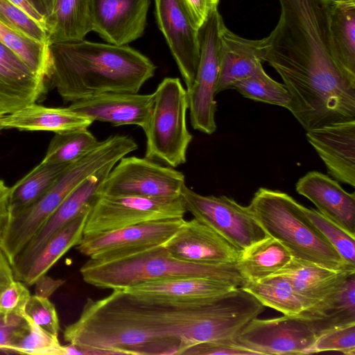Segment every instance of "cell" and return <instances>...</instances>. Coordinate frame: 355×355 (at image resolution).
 Returning a JSON list of instances; mask_svg holds the SVG:
<instances>
[{
	"label": "cell",
	"mask_w": 355,
	"mask_h": 355,
	"mask_svg": "<svg viewBox=\"0 0 355 355\" xmlns=\"http://www.w3.org/2000/svg\"><path fill=\"white\" fill-rule=\"evenodd\" d=\"M49 81L65 102L105 92L138 93L156 66L128 45L85 40L48 44Z\"/></svg>",
	"instance_id": "obj_1"
},
{
	"label": "cell",
	"mask_w": 355,
	"mask_h": 355,
	"mask_svg": "<svg viewBox=\"0 0 355 355\" xmlns=\"http://www.w3.org/2000/svg\"><path fill=\"white\" fill-rule=\"evenodd\" d=\"M64 340L84 355L177 354L176 341L164 337L122 290L88 298L79 318L65 327Z\"/></svg>",
	"instance_id": "obj_2"
},
{
	"label": "cell",
	"mask_w": 355,
	"mask_h": 355,
	"mask_svg": "<svg viewBox=\"0 0 355 355\" xmlns=\"http://www.w3.org/2000/svg\"><path fill=\"white\" fill-rule=\"evenodd\" d=\"M135 301L163 336L178 343L177 354H183L187 349L200 343L234 340L265 307L241 287L189 306L150 305Z\"/></svg>",
	"instance_id": "obj_3"
},
{
	"label": "cell",
	"mask_w": 355,
	"mask_h": 355,
	"mask_svg": "<svg viewBox=\"0 0 355 355\" xmlns=\"http://www.w3.org/2000/svg\"><path fill=\"white\" fill-rule=\"evenodd\" d=\"M80 273L87 284L112 291L149 281L183 277L213 279L239 287L245 282L236 263L182 261L173 257L163 245L110 260L89 259Z\"/></svg>",
	"instance_id": "obj_4"
},
{
	"label": "cell",
	"mask_w": 355,
	"mask_h": 355,
	"mask_svg": "<svg viewBox=\"0 0 355 355\" xmlns=\"http://www.w3.org/2000/svg\"><path fill=\"white\" fill-rule=\"evenodd\" d=\"M137 148V143L128 136L112 135L101 141L71 163L35 202L10 218L2 244L10 263L76 187L108 163L118 162Z\"/></svg>",
	"instance_id": "obj_5"
},
{
	"label": "cell",
	"mask_w": 355,
	"mask_h": 355,
	"mask_svg": "<svg viewBox=\"0 0 355 355\" xmlns=\"http://www.w3.org/2000/svg\"><path fill=\"white\" fill-rule=\"evenodd\" d=\"M266 232L282 243L293 259L336 270L355 272L287 193L259 188L248 205Z\"/></svg>",
	"instance_id": "obj_6"
},
{
	"label": "cell",
	"mask_w": 355,
	"mask_h": 355,
	"mask_svg": "<svg viewBox=\"0 0 355 355\" xmlns=\"http://www.w3.org/2000/svg\"><path fill=\"white\" fill-rule=\"evenodd\" d=\"M150 118L144 130L145 157L175 168L187 162L193 136L187 125V89L178 78H165L153 93Z\"/></svg>",
	"instance_id": "obj_7"
},
{
	"label": "cell",
	"mask_w": 355,
	"mask_h": 355,
	"mask_svg": "<svg viewBox=\"0 0 355 355\" xmlns=\"http://www.w3.org/2000/svg\"><path fill=\"white\" fill-rule=\"evenodd\" d=\"M187 211L181 197L168 199L98 195L91 205L83 236L146 222L184 218Z\"/></svg>",
	"instance_id": "obj_8"
},
{
	"label": "cell",
	"mask_w": 355,
	"mask_h": 355,
	"mask_svg": "<svg viewBox=\"0 0 355 355\" xmlns=\"http://www.w3.org/2000/svg\"><path fill=\"white\" fill-rule=\"evenodd\" d=\"M185 208L196 219L243 251L270 236L259 223L249 207L225 196H202L186 184L181 191Z\"/></svg>",
	"instance_id": "obj_9"
},
{
	"label": "cell",
	"mask_w": 355,
	"mask_h": 355,
	"mask_svg": "<svg viewBox=\"0 0 355 355\" xmlns=\"http://www.w3.org/2000/svg\"><path fill=\"white\" fill-rule=\"evenodd\" d=\"M224 24L216 9L198 30L200 60L194 81L187 89L191 125L207 135L216 130L214 97L219 75L220 35Z\"/></svg>",
	"instance_id": "obj_10"
},
{
	"label": "cell",
	"mask_w": 355,
	"mask_h": 355,
	"mask_svg": "<svg viewBox=\"0 0 355 355\" xmlns=\"http://www.w3.org/2000/svg\"><path fill=\"white\" fill-rule=\"evenodd\" d=\"M184 185V174L173 167L124 156L110 170L98 195L173 199L181 197Z\"/></svg>",
	"instance_id": "obj_11"
},
{
	"label": "cell",
	"mask_w": 355,
	"mask_h": 355,
	"mask_svg": "<svg viewBox=\"0 0 355 355\" xmlns=\"http://www.w3.org/2000/svg\"><path fill=\"white\" fill-rule=\"evenodd\" d=\"M320 335L316 325L300 315L249 322L236 336L241 346L261 354H307Z\"/></svg>",
	"instance_id": "obj_12"
},
{
	"label": "cell",
	"mask_w": 355,
	"mask_h": 355,
	"mask_svg": "<svg viewBox=\"0 0 355 355\" xmlns=\"http://www.w3.org/2000/svg\"><path fill=\"white\" fill-rule=\"evenodd\" d=\"M184 218L137 224L105 233L83 236L76 246L94 260H110L164 244L181 227Z\"/></svg>",
	"instance_id": "obj_13"
},
{
	"label": "cell",
	"mask_w": 355,
	"mask_h": 355,
	"mask_svg": "<svg viewBox=\"0 0 355 355\" xmlns=\"http://www.w3.org/2000/svg\"><path fill=\"white\" fill-rule=\"evenodd\" d=\"M117 162H110L88 177L62 201L12 263L15 279L20 280L34 258L58 230L92 204L101 184Z\"/></svg>",
	"instance_id": "obj_14"
},
{
	"label": "cell",
	"mask_w": 355,
	"mask_h": 355,
	"mask_svg": "<svg viewBox=\"0 0 355 355\" xmlns=\"http://www.w3.org/2000/svg\"><path fill=\"white\" fill-rule=\"evenodd\" d=\"M236 285L209 278L183 277L155 280L122 290L132 299L146 304L189 306L203 303Z\"/></svg>",
	"instance_id": "obj_15"
},
{
	"label": "cell",
	"mask_w": 355,
	"mask_h": 355,
	"mask_svg": "<svg viewBox=\"0 0 355 355\" xmlns=\"http://www.w3.org/2000/svg\"><path fill=\"white\" fill-rule=\"evenodd\" d=\"M154 1L157 26L188 89L194 81L200 60L198 30L180 0Z\"/></svg>",
	"instance_id": "obj_16"
},
{
	"label": "cell",
	"mask_w": 355,
	"mask_h": 355,
	"mask_svg": "<svg viewBox=\"0 0 355 355\" xmlns=\"http://www.w3.org/2000/svg\"><path fill=\"white\" fill-rule=\"evenodd\" d=\"M151 0H89L92 31L107 43L127 45L144 32Z\"/></svg>",
	"instance_id": "obj_17"
},
{
	"label": "cell",
	"mask_w": 355,
	"mask_h": 355,
	"mask_svg": "<svg viewBox=\"0 0 355 355\" xmlns=\"http://www.w3.org/2000/svg\"><path fill=\"white\" fill-rule=\"evenodd\" d=\"M164 247L175 258L194 263H236L241 251L195 218L184 220Z\"/></svg>",
	"instance_id": "obj_18"
},
{
	"label": "cell",
	"mask_w": 355,
	"mask_h": 355,
	"mask_svg": "<svg viewBox=\"0 0 355 355\" xmlns=\"http://www.w3.org/2000/svg\"><path fill=\"white\" fill-rule=\"evenodd\" d=\"M153 103V94L105 92L72 102L69 107L93 121L108 122L114 126L135 125L144 130Z\"/></svg>",
	"instance_id": "obj_19"
},
{
	"label": "cell",
	"mask_w": 355,
	"mask_h": 355,
	"mask_svg": "<svg viewBox=\"0 0 355 355\" xmlns=\"http://www.w3.org/2000/svg\"><path fill=\"white\" fill-rule=\"evenodd\" d=\"M306 139L335 180L355 187V119L306 131Z\"/></svg>",
	"instance_id": "obj_20"
},
{
	"label": "cell",
	"mask_w": 355,
	"mask_h": 355,
	"mask_svg": "<svg viewBox=\"0 0 355 355\" xmlns=\"http://www.w3.org/2000/svg\"><path fill=\"white\" fill-rule=\"evenodd\" d=\"M46 83L0 41V113L36 103L46 90Z\"/></svg>",
	"instance_id": "obj_21"
},
{
	"label": "cell",
	"mask_w": 355,
	"mask_h": 355,
	"mask_svg": "<svg viewBox=\"0 0 355 355\" xmlns=\"http://www.w3.org/2000/svg\"><path fill=\"white\" fill-rule=\"evenodd\" d=\"M297 192L309 199L318 211L355 237V193L318 171H310L295 184Z\"/></svg>",
	"instance_id": "obj_22"
},
{
	"label": "cell",
	"mask_w": 355,
	"mask_h": 355,
	"mask_svg": "<svg viewBox=\"0 0 355 355\" xmlns=\"http://www.w3.org/2000/svg\"><path fill=\"white\" fill-rule=\"evenodd\" d=\"M353 274L355 272L336 270L293 258L274 275L284 277L294 291L309 302L310 309L329 303Z\"/></svg>",
	"instance_id": "obj_23"
},
{
	"label": "cell",
	"mask_w": 355,
	"mask_h": 355,
	"mask_svg": "<svg viewBox=\"0 0 355 355\" xmlns=\"http://www.w3.org/2000/svg\"><path fill=\"white\" fill-rule=\"evenodd\" d=\"M266 37H242L224 24L220 35L219 75L216 94L232 89L236 82L250 76L264 62Z\"/></svg>",
	"instance_id": "obj_24"
},
{
	"label": "cell",
	"mask_w": 355,
	"mask_h": 355,
	"mask_svg": "<svg viewBox=\"0 0 355 355\" xmlns=\"http://www.w3.org/2000/svg\"><path fill=\"white\" fill-rule=\"evenodd\" d=\"M94 121L68 107H49L31 103L1 119L3 129L50 131L55 133L87 129Z\"/></svg>",
	"instance_id": "obj_25"
},
{
	"label": "cell",
	"mask_w": 355,
	"mask_h": 355,
	"mask_svg": "<svg viewBox=\"0 0 355 355\" xmlns=\"http://www.w3.org/2000/svg\"><path fill=\"white\" fill-rule=\"evenodd\" d=\"M329 33L335 62L355 83V0H334Z\"/></svg>",
	"instance_id": "obj_26"
},
{
	"label": "cell",
	"mask_w": 355,
	"mask_h": 355,
	"mask_svg": "<svg viewBox=\"0 0 355 355\" xmlns=\"http://www.w3.org/2000/svg\"><path fill=\"white\" fill-rule=\"evenodd\" d=\"M91 205L51 237L34 258L21 278V282L28 286L35 285L39 279L46 275L59 259L79 243L83 237Z\"/></svg>",
	"instance_id": "obj_27"
},
{
	"label": "cell",
	"mask_w": 355,
	"mask_h": 355,
	"mask_svg": "<svg viewBox=\"0 0 355 355\" xmlns=\"http://www.w3.org/2000/svg\"><path fill=\"white\" fill-rule=\"evenodd\" d=\"M45 28L48 44L84 40L92 31L89 0H56Z\"/></svg>",
	"instance_id": "obj_28"
},
{
	"label": "cell",
	"mask_w": 355,
	"mask_h": 355,
	"mask_svg": "<svg viewBox=\"0 0 355 355\" xmlns=\"http://www.w3.org/2000/svg\"><path fill=\"white\" fill-rule=\"evenodd\" d=\"M292 259L282 243L269 236L242 251L236 266L245 282H255L274 275Z\"/></svg>",
	"instance_id": "obj_29"
},
{
	"label": "cell",
	"mask_w": 355,
	"mask_h": 355,
	"mask_svg": "<svg viewBox=\"0 0 355 355\" xmlns=\"http://www.w3.org/2000/svg\"><path fill=\"white\" fill-rule=\"evenodd\" d=\"M70 164L40 162L10 187V218L18 215L40 198Z\"/></svg>",
	"instance_id": "obj_30"
},
{
	"label": "cell",
	"mask_w": 355,
	"mask_h": 355,
	"mask_svg": "<svg viewBox=\"0 0 355 355\" xmlns=\"http://www.w3.org/2000/svg\"><path fill=\"white\" fill-rule=\"evenodd\" d=\"M257 298L264 306L287 315H297L310 304L293 288L282 276L273 275L255 282L246 281L240 286Z\"/></svg>",
	"instance_id": "obj_31"
},
{
	"label": "cell",
	"mask_w": 355,
	"mask_h": 355,
	"mask_svg": "<svg viewBox=\"0 0 355 355\" xmlns=\"http://www.w3.org/2000/svg\"><path fill=\"white\" fill-rule=\"evenodd\" d=\"M0 41L15 52L35 73L49 81L51 64L48 44L32 40L0 21Z\"/></svg>",
	"instance_id": "obj_32"
},
{
	"label": "cell",
	"mask_w": 355,
	"mask_h": 355,
	"mask_svg": "<svg viewBox=\"0 0 355 355\" xmlns=\"http://www.w3.org/2000/svg\"><path fill=\"white\" fill-rule=\"evenodd\" d=\"M99 143L87 129L55 133L41 162L70 164L91 151Z\"/></svg>",
	"instance_id": "obj_33"
},
{
	"label": "cell",
	"mask_w": 355,
	"mask_h": 355,
	"mask_svg": "<svg viewBox=\"0 0 355 355\" xmlns=\"http://www.w3.org/2000/svg\"><path fill=\"white\" fill-rule=\"evenodd\" d=\"M247 98L288 109L291 96L284 85L270 78L264 71L262 64L247 78L232 86Z\"/></svg>",
	"instance_id": "obj_34"
},
{
	"label": "cell",
	"mask_w": 355,
	"mask_h": 355,
	"mask_svg": "<svg viewBox=\"0 0 355 355\" xmlns=\"http://www.w3.org/2000/svg\"><path fill=\"white\" fill-rule=\"evenodd\" d=\"M302 209L308 219L322 233L341 257L348 264L355 266V237L318 211L302 205Z\"/></svg>",
	"instance_id": "obj_35"
},
{
	"label": "cell",
	"mask_w": 355,
	"mask_h": 355,
	"mask_svg": "<svg viewBox=\"0 0 355 355\" xmlns=\"http://www.w3.org/2000/svg\"><path fill=\"white\" fill-rule=\"evenodd\" d=\"M0 21L23 35L48 44L45 28L8 0H0Z\"/></svg>",
	"instance_id": "obj_36"
},
{
	"label": "cell",
	"mask_w": 355,
	"mask_h": 355,
	"mask_svg": "<svg viewBox=\"0 0 355 355\" xmlns=\"http://www.w3.org/2000/svg\"><path fill=\"white\" fill-rule=\"evenodd\" d=\"M27 320L28 328L15 343L12 352L32 355H63L64 346L60 343L58 337L46 333Z\"/></svg>",
	"instance_id": "obj_37"
},
{
	"label": "cell",
	"mask_w": 355,
	"mask_h": 355,
	"mask_svg": "<svg viewBox=\"0 0 355 355\" xmlns=\"http://www.w3.org/2000/svg\"><path fill=\"white\" fill-rule=\"evenodd\" d=\"M323 352H338L355 355V322L321 333L308 350L307 354Z\"/></svg>",
	"instance_id": "obj_38"
},
{
	"label": "cell",
	"mask_w": 355,
	"mask_h": 355,
	"mask_svg": "<svg viewBox=\"0 0 355 355\" xmlns=\"http://www.w3.org/2000/svg\"><path fill=\"white\" fill-rule=\"evenodd\" d=\"M24 315L46 333L58 337L59 318L55 307L49 297L36 294L31 295Z\"/></svg>",
	"instance_id": "obj_39"
},
{
	"label": "cell",
	"mask_w": 355,
	"mask_h": 355,
	"mask_svg": "<svg viewBox=\"0 0 355 355\" xmlns=\"http://www.w3.org/2000/svg\"><path fill=\"white\" fill-rule=\"evenodd\" d=\"M25 316L0 310V351L12 352V347L28 328Z\"/></svg>",
	"instance_id": "obj_40"
},
{
	"label": "cell",
	"mask_w": 355,
	"mask_h": 355,
	"mask_svg": "<svg viewBox=\"0 0 355 355\" xmlns=\"http://www.w3.org/2000/svg\"><path fill=\"white\" fill-rule=\"evenodd\" d=\"M187 355H257L252 350L237 344L234 340H218L200 343L187 349Z\"/></svg>",
	"instance_id": "obj_41"
},
{
	"label": "cell",
	"mask_w": 355,
	"mask_h": 355,
	"mask_svg": "<svg viewBox=\"0 0 355 355\" xmlns=\"http://www.w3.org/2000/svg\"><path fill=\"white\" fill-rule=\"evenodd\" d=\"M31 295L25 284L15 279L0 295V310L23 315Z\"/></svg>",
	"instance_id": "obj_42"
},
{
	"label": "cell",
	"mask_w": 355,
	"mask_h": 355,
	"mask_svg": "<svg viewBox=\"0 0 355 355\" xmlns=\"http://www.w3.org/2000/svg\"><path fill=\"white\" fill-rule=\"evenodd\" d=\"M193 27L198 30L209 15L218 9L219 0H180Z\"/></svg>",
	"instance_id": "obj_43"
},
{
	"label": "cell",
	"mask_w": 355,
	"mask_h": 355,
	"mask_svg": "<svg viewBox=\"0 0 355 355\" xmlns=\"http://www.w3.org/2000/svg\"><path fill=\"white\" fill-rule=\"evenodd\" d=\"M9 189L0 180V249H2L3 239L10 220Z\"/></svg>",
	"instance_id": "obj_44"
},
{
	"label": "cell",
	"mask_w": 355,
	"mask_h": 355,
	"mask_svg": "<svg viewBox=\"0 0 355 355\" xmlns=\"http://www.w3.org/2000/svg\"><path fill=\"white\" fill-rule=\"evenodd\" d=\"M15 279L12 264L3 250L0 249V295Z\"/></svg>",
	"instance_id": "obj_45"
},
{
	"label": "cell",
	"mask_w": 355,
	"mask_h": 355,
	"mask_svg": "<svg viewBox=\"0 0 355 355\" xmlns=\"http://www.w3.org/2000/svg\"><path fill=\"white\" fill-rule=\"evenodd\" d=\"M62 279H55L46 275L39 279L36 283L35 294L49 297L55 291L64 284Z\"/></svg>",
	"instance_id": "obj_46"
},
{
	"label": "cell",
	"mask_w": 355,
	"mask_h": 355,
	"mask_svg": "<svg viewBox=\"0 0 355 355\" xmlns=\"http://www.w3.org/2000/svg\"><path fill=\"white\" fill-rule=\"evenodd\" d=\"M45 21L51 15L56 0H28Z\"/></svg>",
	"instance_id": "obj_47"
},
{
	"label": "cell",
	"mask_w": 355,
	"mask_h": 355,
	"mask_svg": "<svg viewBox=\"0 0 355 355\" xmlns=\"http://www.w3.org/2000/svg\"><path fill=\"white\" fill-rule=\"evenodd\" d=\"M12 4L24 11L30 17L39 22L45 28V21L43 17L36 11L28 0H8ZM46 29V28H45Z\"/></svg>",
	"instance_id": "obj_48"
},
{
	"label": "cell",
	"mask_w": 355,
	"mask_h": 355,
	"mask_svg": "<svg viewBox=\"0 0 355 355\" xmlns=\"http://www.w3.org/2000/svg\"><path fill=\"white\" fill-rule=\"evenodd\" d=\"M3 115H4L3 114L0 113V133H1V130L3 129V127L1 125V119Z\"/></svg>",
	"instance_id": "obj_49"
}]
</instances>
